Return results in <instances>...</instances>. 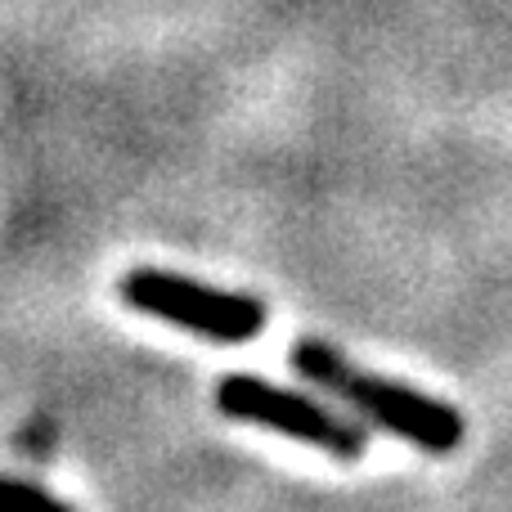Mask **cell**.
<instances>
[{"label":"cell","instance_id":"obj_4","mask_svg":"<svg viewBox=\"0 0 512 512\" xmlns=\"http://www.w3.org/2000/svg\"><path fill=\"white\" fill-rule=\"evenodd\" d=\"M0 512H77L72 504H63L59 495L32 486L18 477H0Z\"/></svg>","mask_w":512,"mask_h":512},{"label":"cell","instance_id":"obj_1","mask_svg":"<svg viewBox=\"0 0 512 512\" xmlns=\"http://www.w3.org/2000/svg\"><path fill=\"white\" fill-rule=\"evenodd\" d=\"M292 369L306 382H315L319 391H328L333 400L351 405L364 423L382 427V432L400 436V441L418 445L427 454H450L463 445V414L445 400H432L423 391L405 387V382L364 373L346 360L337 346L319 342V337H301L292 342Z\"/></svg>","mask_w":512,"mask_h":512},{"label":"cell","instance_id":"obj_2","mask_svg":"<svg viewBox=\"0 0 512 512\" xmlns=\"http://www.w3.org/2000/svg\"><path fill=\"white\" fill-rule=\"evenodd\" d=\"M117 297L131 310L149 319H162L171 328H185L194 337H207V342H225L239 346L261 337L265 319V301L248 297V292H225V288H207L198 279H185V274L171 270H153V265H140V270H126L117 279Z\"/></svg>","mask_w":512,"mask_h":512},{"label":"cell","instance_id":"obj_3","mask_svg":"<svg viewBox=\"0 0 512 512\" xmlns=\"http://www.w3.org/2000/svg\"><path fill=\"white\" fill-rule=\"evenodd\" d=\"M216 409L225 418H234V423L270 427V432L292 436L301 445H315V450L333 454L342 463H355L369 450V432L360 423L333 414L306 391L274 387V382L252 378V373H230V378L216 382Z\"/></svg>","mask_w":512,"mask_h":512}]
</instances>
